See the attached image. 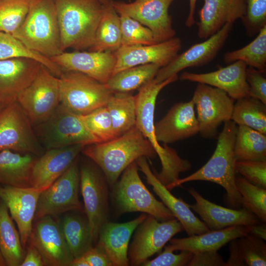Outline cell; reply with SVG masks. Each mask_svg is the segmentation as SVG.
<instances>
[{"label": "cell", "mask_w": 266, "mask_h": 266, "mask_svg": "<svg viewBox=\"0 0 266 266\" xmlns=\"http://www.w3.org/2000/svg\"><path fill=\"white\" fill-rule=\"evenodd\" d=\"M89 266H112L111 260L105 249L96 244L83 255Z\"/></svg>", "instance_id": "cell-50"}, {"label": "cell", "mask_w": 266, "mask_h": 266, "mask_svg": "<svg viewBox=\"0 0 266 266\" xmlns=\"http://www.w3.org/2000/svg\"><path fill=\"white\" fill-rule=\"evenodd\" d=\"M250 226L237 225L218 230L209 231L185 238H171L165 247L172 251H188L192 253L218 251L231 240L249 234Z\"/></svg>", "instance_id": "cell-29"}, {"label": "cell", "mask_w": 266, "mask_h": 266, "mask_svg": "<svg viewBox=\"0 0 266 266\" xmlns=\"http://www.w3.org/2000/svg\"><path fill=\"white\" fill-rule=\"evenodd\" d=\"M223 129L217 137L215 150L208 162L199 170L166 186L169 191L182 184L194 181L215 183L224 188L227 193L229 206L239 209L241 196L235 185L236 160L234 154L237 125L232 120L224 123Z\"/></svg>", "instance_id": "cell-3"}, {"label": "cell", "mask_w": 266, "mask_h": 266, "mask_svg": "<svg viewBox=\"0 0 266 266\" xmlns=\"http://www.w3.org/2000/svg\"><path fill=\"white\" fill-rule=\"evenodd\" d=\"M121 22L122 45H151L157 43L152 31L130 16L119 14Z\"/></svg>", "instance_id": "cell-43"}, {"label": "cell", "mask_w": 266, "mask_h": 266, "mask_svg": "<svg viewBox=\"0 0 266 266\" xmlns=\"http://www.w3.org/2000/svg\"><path fill=\"white\" fill-rule=\"evenodd\" d=\"M31 0L0 1V32L12 35L24 21Z\"/></svg>", "instance_id": "cell-41"}, {"label": "cell", "mask_w": 266, "mask_h": 266, "mask_svg": "<svg viewBox=\"0 0 266 266\" xmlns=\"http://www.w3.org/2000/svg\"><path fill=\"white\" fill-rule=\"evenodd\" d=\"M83 154L104 174L111 189L125 169L138 158H155L157 153L135 126L111 140L86 145Z\"/></svg>", "instance_id": "cell-2"}, {"label": "cell", "mask_w": 266, "mask_h": 266, "mask_svg": "<svg viewBox=\"0 0 266 266\" xmlns=\"http://www.w3.org/2000/svg\"><path fill=\"white\" fill-rule=\"evenodd\" d=\"M234 154L236 161H266V135L245 126H238Z\"/></svg>", "instance_id": "cell-36"}, {"label": "cell", "mask_w": 266, "mask_h": 266, "mask_svg": "<svg viewBox=\"0 0 266 266\" xmlns=\"http://www.w3.org/2000/svg\"><path fill=\"white\" fill-rule=\"evenodd\" d=\"M160 68L154 64L130 67L112 75L105 84L113 92L129 93L153 80Z\"/></svg>", "instance_id": "cell-35"}, {"label": "cell", "mask_w": 266, "mask_h": 266, "mask_svg": "<svg viewBox=\"0 0 266 266\" xmlns=\"http://www.w3.org/2000/svg\"></svg>", "instance_id": "cell-60"}, {"label": "cell", "mask_w": 266, "mask_h": 266, "mask_svg": "<svg viewBox=\"0 0 266 266\" xmlns=\"http://www.w3.org/2000/svg\"><path fill=\"white\" fill-rule=\"evenodd\" d=\"M37 156L10 150L0 152V185L31 186V175Z\"/></svg>", "instance_id": "cell-30"}, {"label": "cell", "mask_w": 266, "mask_h": 266, "mask_svg": "<svg viewBox=\"0 0 266 266\" xmlns=\"http://www.w3.org/2000/svg\"><path fill=\"white\" fill-rule=\"evenodd\" d=\"M189 193L196 200L189 207L196 212L210 231L218 230L227 227L259 224V219L248 209L226 208L204 198L194 188L188 189Z\"/></svg>", "instance_id": "cell-25"}, {"label": "cell", "mask_w": 266, "mask_h": 266, "mask_svg": "<svg viewBox=\"0 0 266 266\" xmlns=\"http://www.w3.org/2000/svg\"><path fill=\"white\" fill-rule=\"evenodd\" d=\"M177 79V74L159 83L153 79L140 87L136 95V126L148 140L161 160V171L153 173L166 186L179 179L181 172L191 167L190 162L180 157L175 149L166 144L161 145L155 134L154 111L157 96L164 87Z\"/></svg>", "instance_id": "cell-1"}, {"label": "cell", "mask_w": 266, "mask_h": 266, "mask_svg": "<svg viewBox=\"0 0 266 266\" xmlns=\"http://www.w3.org/2000/svg\"><path fill=\"white\" fill-rule=\"evenodd\" d=\"M17 57L35 60L58 77L62 73L61 68L50 58L30 50L11 34L0 32V60Z\"/></svg>", "instance_id": "cell-39"}, {"label": "cell", "mask_w": 266, "mask_h": 266, "mask_svg": "<svg viewBox=\"0 0 266 266\" xmlns=\"http://www.w3.org/2000/svg\"><path fill=\"white\" fill-rule=\"evenodd\" d=\"M5 105L0 101V110Z\"/></svg>", "instance_id": "cell-58"}, {"label": "cell", "mask_w": 266, "mask_h": 266, "mask_svg": "<svg viewBox=\"0 0 266 266\" xmlns=\"http://www.w3.org/2000/svg\"><path fill=\"white\" fill-rule=\"evenodd\" d=\"M265 72L250 67L246 69V79L249 86V96L266 104Z\"/></svg>", "instance_id": "cell-48"}, {"label": "cell", "mask_w": 266, "mask_h": 266, "mask_svg": "<svg viewBox=\"0 0 266 266\" xmlns=\"http://www.w3.org/2000/svg\"><path fill=\"white\" fill-rule=\"evenodd\" d=\"M50 59L63 71L79 72L103 84L112 76L116 62L114 52L110 51H65Z\"/></svg>", "instance_id": "cell-19"}, {"label": "cell", "mask_w": 266, "mask_h": 266, "mask_svg": "<svg viewBox=\"0 0 266 266\" xmlns=\"http://www.w3.org/2000/svg\"><path fill=\"white\" fill-rule=\"evenodd\" d=\"M41 65L25 57L0 60V101L4 105L16 101L35 78Z\"/></svg>", "instance_id": "cell-23"}, {"label": "cell", "mask_w": 266, "mask_h": 266, "mask_svg": "<svg viewBox=\"0 0 266 266\" xmlns=\"http://www.w3.org/2000/svg\"><path fill=\"white\" fill-rule=\"evenodd\" d=\"M236 100L231 120L266 134V104L250 96Z\"/></svg>", "instance_id": "cell-37"}, {"label": "cell", "mask_w": 266, "mask_h": 266, "mask_svg": "<svg viewBox=\"0 0 266 266\" xmlns=\"http://www.w3.org/2000/svg\"><path fill=\"white\" fill-rule=\"evenodd\" d=\"M135 230L128 249L129 265L133 266L142 265L160 252L174 235L183 230V227L176 218L159 221L148 214Z\"/></svg>", "instance_id": "cell-14"}, {"label": "cell", "mask_w": 266, "mask_h": 266, "mask_svg": "<svg viewBox=\"0 0 266 266\" xmlns=\"http://www.w3.org/2000/svg\"><path fill=\"white\" fill-rule=\"evenodd\" d=\"M16 100L33 127L41 123L61 103L59 77L42 65L35 78Z\"/></svg>", "instance_id": "cell-10"}, {"label": "cell", "mask_w": 266, "mask_h": 266, "mask_svg": "<svg viewBox=\"0 0 266 266\" xmlns=\"http://www.w3.org/2000/svg\"><path fill=\"white\" fill-rule=\"evenodd\" d=\"M120 16L110 3L104 4V9L97 28L91 51L114 52L122 45Z\"/></svg>", "instance_id": "cell-33"}, {"label": "cell", "mask_w": 266, "mask_h": 266, "mask_svg": "<svg viewBox=\"0 0 266 266\" xmlns=\"http://www.w3.org/2000/svg\"><path fill=\"white\" fill-rule=\"evenodd\" d=\"M43 149L33 127L17 100L0 110V152L7 150L39 157Z\"/></svg>", "instance_id": "cell-12"}, {"label": "cell", "mask_w": 266, "mask_h": 266, "mask_svg": "<svg viewBox=\"0 0 266 266\" xmlns=\"http://www.w3.org/2000/svg\"><path fill=\"white\" fill-rule=\"evenodd\" d=\"M33 129L40 144L46 150L98 143L80 115L61 103L45 121L34 126Z\"/></svg>", "instance_id": "cell-7"}, {"label": "cell", "mask_w": 266, "mask_h": 266, "mask_svg": "<svg viewBox=\"0 0 266 266\" xmlns=\"http://www.w3.org/2000/svg\"><path fill=\"white\" fill-rule=\"evenodd\" d=\"M105 105L116 137L136 126V96L129 93L114 92Z\"/></svg>", "instance_id": "cell-34"}, {"label": "cell", "mask_w": 266, "mask_h": 266, "mask_svg": "<svg viewBox=\"0 0 266 266\" xmlns=\"http://www.w3.org/2000/svg\"><path fill=\"white\" fill-rule=\"evenodd\" d=\"M7 206L0 199V249L6 266H20L25 251Z\"/></svg>", "instance_id": "cell-32"}, {"label": "cell", "mask_w": 266, "mask_h": 266, "mask_svg": "<svg viewBox=\"0 0 266 266\" xmlns=\"http://www.w3.org/2000/svg\"><path fill=\"white\" fill-rule=\"evenodd\" d=\"M27 244L25 257L20 266H45L43 259L37 248L30 242Z\"/></svg>", "instance_id": "cell-51"}, {"label": "cell", "mask_w": 266, "mask_h": 266, "mask_svg": "<svg viewBox=\"0 0 266 266\" xmlns=\"http://www.w3.org/2000/svg\"><path fill=\"white\" fill-rule=\"evenodd\" d=\"M230 256L226 262L227 266H246L239 250L237 238L230 241Z\"/></svg>", "instance_id": "cell-52"}, {"label": "cell", "mask_w": 266, "mask_h": 266, "mask_svg": "<svg viewBox=\"0 0 266 266\" xmlns=\"http://www.w3.org/2000/svg\"><path fill=\"white\" fill-rule=\"evenodd\" d=\"M186 266H227L217 251H205L194 253Z\"/></svg>", "instance_id": "cell-49"}, {"label": "cell", "mask_w": 266, "mask_h": 266, "mask_svg": "<svg viewBox=\"0 0 266 266\" xmlns=\"http://www.w3.org/2000/svg\"><path fill=\"white\" fill-rule=\"evenodd\" d=\"M245 0H204L197 22L198 35L207 39L226 24L241 19L246 13Z\"/></svg>", "instance_id": "cell-27"}, {"label": "cell", "mask_w": 266, "mask_h": 266, "mask_svg": "<svg viewBox=\"0 0 266 266\" xmlns=\"http://www.w3.org/2000/svg\"><path fill=\"white\" fill-rule=\"evenodd\" d=\"M246 13L241 19L249 36L257 34L266 26V0H245Z\"/></svg>", "instance_id": "cell-45"}, {"label": "cell", "mask_w": 266, "mask_h": 266, "mask_svg": "<svg viewBox=\"0 0 266 266\" xmlns=\"http://www.w3.org/2000/svg\"><path fill=\"white\" fill-rule=\"evenodd\" d=\"M154 128L157 140L166 144L198 134L199 124L193 100L175 104L163 118L154 124Z\"/></svg>", "instance_id": "cell-22"}, {"label": "cell", "mask_w": 266, "mask_h": 266, "mask_svg": "<svg viewBox=\"0 0 266 266\" xmlns=\"http://www.w3.org/2000/svg\"><path fill=\"white\" fill-rule=\"evenodd\" d=\"M237 61L263 72L266 70V26L249 44L235 50L226 52L224 62L231 64Z\"/></svg>", "instance_id": "cell-38"}, {"label": "cell", "mask_w": 266, "mask_h": 266, "mask_svg": "<svg viewBox=\"0 0 266 266\" xmlns=\"http://www.w3.org/2000/svg\"><path fill=\"white\" fill-rule=\"evenodd\" d=\"M181 40L173 37L151 45H121L114 54L116 59L113 74L136 66L154 64L161 67L167 65L178 54Z\"/></svg>", "instance_id": "cell-18"}, {"label": "cell", "mask_w": 266, "mask_h": 266, "mask_svg": "<svg viewBox=\"0 0 266 266\" xmlns=\"http://www.w3.org/2000/svg\"><path fill=\"white\" fill-rule=\"evenodd\" d=\"M165 247V246H164ZM193 253L188 251L183 250L178 254L165 247L163 252L155 258L147 260L142 266H187L193 256Z\"/></svg>", "instance_id": "cell-47"}, {"label": "cell", "mask_w": 266, "mask_h": 266, "mask_svg": "<svg viewBox=\"0 0 266 266\" xmlns=\"http://www.w3.org/2000/svg\"><path fill=\"white\" fill-rule=\"evenodd\" d=\"M70 266H89L83 256L74 258Z\"/></svg>", "instance_id": "cell-55"}, {"label": "cell", "mask_w": 266, "mask_h": 266, "mask_svg": "<svg viewBox=\"0 0 266 266\" xmlns=\"http://www.w3.org/2000/svg\"><path fill=\"white\" fill-rule=\"evenodd\" d=\"M62 52L90 49L101 19L104 4L98 0H54Z\"/></svg>", "instance_id": "cell-4"}, {"label": "cell", "mask_w": 266, "mask_h": 266, "mask_svg": "<svg viewBox=\"0 0 266 266\" xmlns=\"http://www.w3.org/2000/svg\"><path fill=\"white\" fill-rule=\"evenodd\" d=\"M12 35L47 58L63 53L55 0H31L24 21Z\"/></svg>", "instance_id": "cell-5"}, {"label": "cell", "mask_w": 266, "mask_h": 266, "mask_svg": "<svg viewBox=\"0 0 266 266\" xmlns=\"http://www.w3.org/2000/svg\"><path fill=\"white\" fill-rule=\"evenodd\" d=\"M135 162L123 172L121 177L111 189L115 214L139 212L151 215L159 221L175 218L162 202L158 200L142 182Z\"/></svg>", "instance_id": "cell-6"}, {"label": "cell", "mask_w": 266, "mask_h": 266, "mask_svg": "<svg viewBox=\"0 0 266 266\" xmlns=\"http://www.w3.org/2000/svg\"><path fill=\"white\" fill-rule=\"evenodd\" d=\"M85 146L75 144L46 150L33 166L31 186L41 191L48 188L69 167Z\"/></svg>", "instance_id": "cell-21"}, {"label": "cell", "mask_w": 266, "mask_h": 266, "mask_svg": "<svg viewBox=\"0 0 266 266\" xmlns=\"http://www.w3.org/2000/svg\"><path fill=\"white\" fill-rule=\"evenodd\" d=\"M249 234H252L266 240V227L265 223L263 225H260L259 223L254 225H250Z\"/></svg>", "instance_id": "cell-53"}, {"label": "cell", "mask_w": 266, "mask_h": 266, "mask_svg": "<svg viewBox=\"0 0 266 266\" xmlns=\"http://www.w3.org/2000/svg\"><path fill=\"white\" fill-rule=\"evenodd\" d=\"M41 191L33 188L0 185V199L7 206L16 223L23 247L25 249L33 227V221Z\"/></svg>", "instance_id": "cell-20"}, {"label": "cell", "mask_w": 266, "mask_h": 266, "mask_svg": "<svg viewBox=\"0 0 266 266\" xmlns=\"http://www.w3.org/2000/svg\"><path fill=\"white\" fill-rule=\"evenodd\" d=\"M135 162L138 169L145 176L147 183L152 187L153 190L162 202L181 223L188 236L210 231L204 223L194 214L189 204L182 199L173 196L156 177L151 170L146 157H140Z\"/></svg>", "instance_id": "cell-24"}, {"label": "cell", "mask_w": 266, "mask_h": 266, "mask_svg": "<svg viewBox=\"0 0 266 266\" xmlns=\"http://www.w3.org/2000/svg\"><path fill=\"white\" fill-rule=\"evenodd\" d=\"M189 0V11L187 19L185 21V25L188 28L192 27L196 23L194 17L196 5L197 0Z\"/></svg>", "instance_id": "cell-54"}, {"label": "cell", "mask_w": 266, "mask_h": 266, "mask_svg": "<svg viewBox=\"0 0 266 266\" xmlns=\"http://www.w3.org/2000/svg\"><path fill=\"white\" fill-rule=\"evenodd\" d=\"M235 185L241 196L243 207L248 209L259 219L266 222V189L253 184L242 176L235 177Z\"/></svg>", "instance_id": "cell-40"}, {"label": "cell", "mask_w": 266, "mask_h": 266, "mask_svg": "<svg viewBox=\"0 0 266 266\" xmlns=\"http://www.w3.org/2000/svg\"><path fill=\"white\" fill-rule=\"evenodd\" d=\"M235 169L250 183L266 189V161H237Z\"/></svg>", "instance_id": "cell-46"}, {"label": "cell", "mask_w": 266, "mask_h": 266, "mask_svg": "<svg viewBox=\"0 0 266 266\" xmlns=\"http://www.w3.org/2000/svg\"><path fill=\"white\" fill-rule=\"evenodd\" d=\"M79 156L66 171L39 195L34 221L42 217L56 216L73 211L84 212L79 199Z\"/></svg>", "instance_id": "cell-11"}, {"label": "cell", "mask_w": 266, "mask_h": 266, "mask_svg": "<svg viewBox=\"0 0 266 266\" xmlns=\"http://www.w3.org/2000/svg\"><path fill=\"white\" fill-rule=\"evenodd\" d=\"M147 215L142 213L135 219L123 223L108 221L100 228L96 244L105 249L113 266L129 265L130 240L133 232Z\"/></svg>", "instance_id": "cell-28"}, {"label": "cell", "mask_w": 266, "mask_h": 266, "mask_svg": "<svg viewBox=\"0 0 266 266\" xmlns=\"http://www.w3.org/2000/svg\"><path fill=\"white\" fill-rule=\"evenodd\" d=\"M61 103L78 115H85L106 104L114 92L96 79L74 71L59 77Z\"/></svg>", "instance_id": "cell-8"}, {"label": "cell", "mask_w": 266, "mask_h": 266, "mask_svg": "<svg viewBox=\"0 0 266 266\" xmlns=\"http://www.w3.org/2000/svg\"><path fill=\"white\" fill-rule=\"evenodd\" d=\"M6 264L0 249V266H5Z\"/></svg>", "instance_id": "cell-56"}, {"label": "cell", "mask_w": 266, "mask_h": 266, "mask_svg": "<svg viewBox=\"0 0 266 266\" xmlns=\"http://www.w3.org/2000/svg\"><path fill=\"white\" fill-rule=\"evenodd\" d=\"M93 163H83L79 169L84 213L89 222L95 245L100 228L109 221L110 188L103 172Z\"/></svg>", "instance_id": "cell-9"}, {"label": "cell", "mask_w": 266, "mask_h": 266, "mask_svg": "<svg viewBox=\"0 0 266 266\" xmlns=\"http://www.w3.org/2000/svg\"><path fill=\"white\" fill-rule=\"evenodd\" d=\"M28 242L41 254L46 266H70L74 259L60 221L47 215L35 221Z\"/></svg>", "instance_id": "cell-16"}, {"label": "cell", "mask_w": 266, "mask_h": 266, "mask_svg": "<svg viewBox=\"0 0 266 266\" xmlns=\"http://www.w3.org/2000/svg\"><path fill=\"white\" fill-rule=\"evenodd\" d=\"M196 107L199 133L206 139L216 138L218 128L231 120L234 100L217 88L198 83L192 99Z\"/></svg>", "instance_id": "cell-13"}, {"label": "cell", "mask_w": 266, "mask_h": 266, "mask_svg": "<svg viewBox=\"0 0 266 266\" xmlns=\"http://www.w3.org/2000/svg\"><path fill=\"white\" fill-rule=\"evenodd\" d=\"M79 211L66 212L60 221L61 228L74 258L82 256L94 246V242L88 218Z\"/></svg>", "instance_id": "cell-31"}, {"label": "cell", "mask_w": 266, "mask_h": 266, "mask_svg": "<svg viewBox=\"0 0 266 266\" xmlns=\"http://www.w3.org/2000/svg\"><path fill=\"white\" fill-rule=\"evenodd\" d=\"M247 65L237 61L217 70L202 73L185 71L180 79L207 84L225 91L233 100L249 96V86L246 79Z\"/></svg>", "instance_id": "cell-26"}, {"label": "cell", "mask_w": 266, "mask_h": 266, "mask_svg": "<svg viewBox=\"0 0 266 266\" xmlns=\"http://www.w3.org/2000/svg\"><path fill=\"white\" fill-rule=\"evenodd\" d=\"M264 241L251 234L237 238L246 266H266V244Z\"/></svg>", "instance_id": "cell-44"}, {"label": "cell", "mask_w": 266, "mask_h": 266, "mask_svg": "<svg viewBox=\"0 0 266 266\" xmlns=\"http://www.w3.org/2000/svg\"></svg>", "instance_id": "cell-59"}, {"label": "cell", "mask_w": 266, "mask_h": 266, "mask_svg": "<svg viewBox=\"0 0 266 266\" xmlns=\"http://www.w3.org/2000/svg\"><path fill=\"white\" fill-rule=\"evenodd\" d=\"M233 26L232 23L226 24L205 41L178 54L167 65L159 69L154 78L155 82L161 83L187 67L200 66L211 62L223 47Z\"/></svg>", "instance_id": "cell-17"}, {"label": "cell", "mask_w": 266, "mask_h": 266, "mask_svg": "<svg viewBox=\"0 0 266 266\" xmlns=\"http://www.w3.org/2000/svg\"><path fill=\"white\" fill-rule=\"evenodd\" d=\"M173 0H135L130 3L112 0L111 4L118 14H126L149 28L156 42L159 43L175 35L168 12Z\"/></svg>", "instance_id": "cell-15"}, {"label": "cell", "mask_w": 266, "mask_h": 266, "mask_svg": "<svg viewBox=\"0 0 266 266\" xmlns=\"http://www.w3.org/2000/svg\"><path fill=\"white\" fill-rule=\"evenodd\" d=\"M80 116L87 128L98 143L106 142L117 137L105 105Z\"/></svg>", "instance_id": "cell-42"}, {"label": "cell", "mask_w": 266, "mask_h": 266, "mask_svg": "<svg viewBox=\"0 0 266 266\" xmlns=\"http://www.w3.org/2000/svg\"><path fill=\"white\" fill-rule=\"evenodd\" d=\"M100 2L103 4H106L109 3H110L112 0H98Z\"/></svg>", "instance_id": "cell-57"}]
</instances>
